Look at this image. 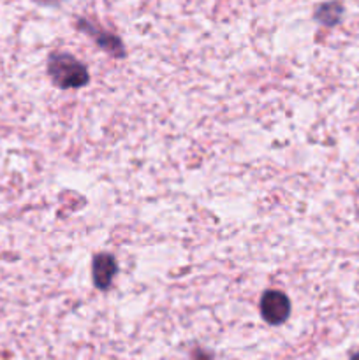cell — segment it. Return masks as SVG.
I'll list each match as a JSON object with an SVG mask.
<instances>
[{"instance_id": "277c9868", "label": "cell", "mask_w": 359, "mask_h": 360, "mask_svg": "<svg viewBox=\"0 0 359 360\" xmlns=\"http://www.w3.org/2000/svg\"><path fill=\"white\" fill-rule=\"evenodd\" d=\"M340 16H341V6L336 2L326 4V6H322L319 11H317V20H319L320 23L327 25V27L336 23V21L340 20Z\"/></svg>"}, {"instance_id": "6da1fadb", "label": "cell", "mask_w": 359, "mask_h": 360, "mask_svg": "<svg viewBox=\"0 0 359 360\" xmlns=\"http://www.w3.org/2000/svg\"><path fill=\"white\" fill-rule=\"evenodd\" d=\"M48 72L58 88H80L88 81L87 67L69 53H53L49 56Z\"/></svg>"}, {"instance_id": "7a4b0ae2", "label": "cell", "mask_w": 359, "mask_h": 360, "mask_svg": "<svg viewBox=\"0 0 359 360\" xmlns=\"http://www.w3.org/2000/svg\"><path fill=\"white\" fill-rule=\"evenodd\" d=\"M260 315L271 326L284 323L291 315V302L287 295L277 290H267L260 297Z\"/></svg>"}, {"instance_id": "3957f363", "label": "cell", "mask_w": 359, "mask_h": 360, "mask_svg": "<svg viewBox=\"0 0 359 360\" xmlns=\"http://www.w3.org/2000/svg\"><path fill=\"white\" fill-rule=\"evenodd\" d=\"M116 273V260L109 253H101L94 259V267H92V276H94L95 287L106 290L111 285L113 276Z\"/></svg>"}, {"instance_id": "5b68a950", "label": "cell", "mask_w": 359, "mask_h": 360, "mask_svg": "<svg viewBox=\"0 0 359 360\" xmlns=\"http://www.w3.org/2000/svg\"><path fill=\"white\" fill-rule=\"evenodd\" d=\"M352 360H359V354H355L354 357H352Z\"/></svg>"}, {"instance_id": "8992f818", "label": "cell", "mask_w": 359, "mask_h": 360, "mask_svg": "<svg viewBox=\"0 0 359 360\" xmlns=\"http://www.w3.org/2000/svg\"><path fill=\"white\" fill-rule=\"evenodd\" d=\"M44 2H51V0H44Z\"/></svg>"}]
</instances>
